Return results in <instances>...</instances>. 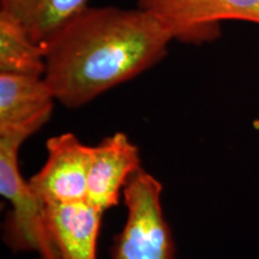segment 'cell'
Listing matches in <instances>:
<instances>
[{"mask_svg":"<svg viewBox=\"0 0 259 259\" xmlns=\"http://www.w3.org/2000/svg\"><path fill=\"white\" fill-rule=\"evenodd\" d=\"M137 6L151 12L183 44L218 40L225 21L259 24V0H138Z\"/></svg>","mask_w":259,"mask_h":259,"instance_id":"277c9868","label":"cell"},{"mask_svg":"<svg viewBox=\"0 0 259 259\" xmlns=\"http://www.w3.org/2000/svg\"><path fill=\"white\" fill-rule=\"evenodd\" d=\"M141 168L139 149L127 136H107L93 147L87 202L103 212L115 206L130 178Z\"/></svg>","mask_w":259,"mask_h":259,"instance_id":"52a82bcc","label":"cell"},{"mask_svg":"<svg viewBox=\"0 0 259 259\" xmlns=\"http://www.w3.org/2000/svg\"><path fill=\"white\" fill-rule=\"evenodd\" d=\"M56 101L44 77L0 73V136L28 139L50 120Z\"/></svg>","mask_w":259,"mask_h":259,"instance_id":"8992f818","label":"cell"},{"mask_svg":"<svg viewBox=\"0 0 259 259\" xmlns=\"http://www.w3.org/2000/svg\"><path fill=\"white\" fill-rule=\"evenodd\" d=\"M126 221L115 236L111 259H174L176 245L162 208V184L138 169L122 191Z\"/></svg>","mask_w":259,"mask_h":259,"instance_id":"7a4b0ae2","label":"cell"},{"mask_svg":"<svg viewBox=\"0 0 259 259\" xmlns=\"http://www.w3.org/2000/svg\"><path fill=\"white\" fill-rule=\"evenodd\" d=\"M46 148V162L29 179L36 196L45 205L85 202L93 147L63 134L48 139Z\"/></svg>","mask_w":259,"mask_h":259,"instance_id":"5b68a950","label":"cell"},{"mask_svg":"<svg viewBox=\"0 0 259 259\" xmlns=\"http://www.w3.org/2000/svg\"><path fill=\"white\" fill-rule=\"evenodd\" d=\"M89 0H0V12L17 21L42 47L88 8Z\"/></svg>","mask_w":259,"mask_h":259,"instance_id":"9c48e42d","label":"cell"},{"mask_svg":"<svg viewBox=\"0 0 259 259\" xmlns=\"http://www.w3.org/2000/svg\"><path fill=\"white\" fill-rule=\"evenodd\" d=\"M171 41L139 6H88L42 46L44 78L58 102L79 108L160 63Z\"/></svg>","mask_w":259,"mask_h":259,"instance_id":"6da1fadb","label":"cell"},{"mask_svg":"<svg viewBox=\"0 0 259 259\" xmlns=\"http://www.w3.org/2000/svg\"><path fill=\"white\" fill-rule=\"evenodd\" d=\"M23 143L18 137L0 136V193L11 204L3 239L14 253L36 252L48 258L53 251L44 223L46 205L19 170L18 150Z\"/></svg>","mask_w":259,"mask_h":259,"instance_id":"3957f363","label":"cell"},{"mask_svg":"<svg viewBox=\"0 0 259 259\" xmlns=\"http://www.w3.org/2000/svg\"><path fill=\"white\" fill-rule=\"evenodd\" d=\"M103 211L85 202L46 205L45 228L58 259H96Z\"/></svg>","mask_w":259,"mask_h":259,"instance_id":"ba28073f","label":"cell"},{"mask_svg":"<svg viewBox=\"0 0 259 259\" xmlns=\"http://www.w3.org/2000/svg\"><path fill=\"white\" fill-rule=\"evenodd\" d=\"M40 259H58V257L57 255H52V257H50V258H40Z\"/></svg>","mask_w":259,"mask_h":259,"instance_id":"8fae6325","label":"cell"},{"mask_svg":"<svg viewBox=\"0 0 259 259\" xmlns=\"http://www.w3.org/2000/svg\"><path fill=\"white\" fill-rule=\"evenodd\" d=\"M45 67L44 48L17 21L0 12V73L44 77Z\"/></svg>","mask_w":259,"mask_h":259,"instance_id":"30bf717a","label":"cell"}]
</instances>
